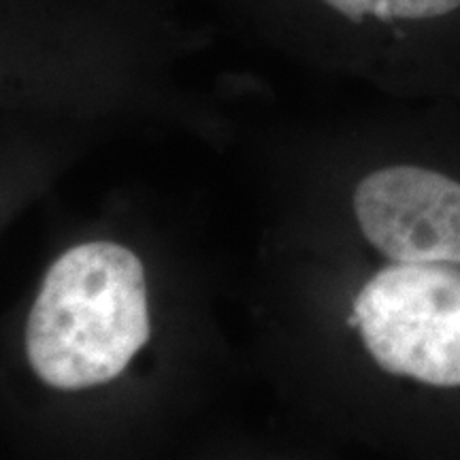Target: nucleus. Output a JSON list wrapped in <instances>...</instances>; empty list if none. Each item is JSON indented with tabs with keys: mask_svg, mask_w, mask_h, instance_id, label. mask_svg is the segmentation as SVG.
Here are the masks:
<instances>
[{
	"mask_svg": "<svg viewBox=\"0 0 460 460\" xmlns=\"http://www.w3.org/2000/svg\"><path fill=\"white\" fill-rule=\"evenodd\" d=\"M149 341L146 271L111 241L75 245L51 264L26 322V356L43 384L111 382Z\"/></svg>",
	"mask_w": 460,
	"mask_h": 460,
	"instance_id": "1",
	"label": "nucleus"
},
{
	"mask_svg": "<svg viewBox=\"0 0 460 460\" xmlns=\"http://www.w3.org/2000/svg\"><path fill=\"white\" fill-rule=\"evenodd\" d=\"M354 322L367 352L390 376L460 386V271L396 262L362 286Z\"/></svg>",
	"mask_w": 460,
	"mask_h": 460,
	"instance_id": "2",
	"label": "nucleus"
},
{
	"mask_svg": "<svg viewBox=\"0 0 460 460\" xmlns=\"http://www.w3.org/2000/svg\"><path fill=\"white\" fill-rule=\"evenodd\" d=\"M367 241L393 262L460 264V181L424 166L369 172L354 190Z\"/></svg>",
	"mask_w": 460,
	"mask_h": 460,
	"instance_id": "3",
	"label": "nucleus"
},
{
	"mask_svg": "<svg viewBox=\"0 0 460 460\" xmlns=\"http://www.w3.org/2000/svg\"><path fill=\"white\" fill-rule=\"evenodd\" d=\"M349 20H433L452 13L460 0H322Z\"/></svg>",
	"mask_w": 460,
	"mask_h": 460,
	"instance_id": "4",
	"label": "nucleus"
}]
</instances>
